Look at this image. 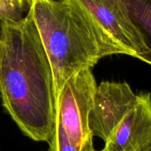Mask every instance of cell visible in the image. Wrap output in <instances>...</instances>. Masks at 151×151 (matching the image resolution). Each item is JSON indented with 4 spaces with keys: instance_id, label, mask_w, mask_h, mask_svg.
Here are the masks:
<instances>
[{
    "instance_id": "3957f363",
    "label": "cell",
    "mask_w": 151,
    "mask_h": 151,
    "mask_svg": "<svg viewBox=\"0 0 151 151\" xmlns=\"http://www.w3.org/2000/svg\"><path fill=\"white\" fill-rule=\"evenodd\" d=\"M92 28L116 55L141 59L148 53L141 35L131 22L123 0H61Z\"/></svg>"
},
{
    "instance_id": "8fae6325",
    "label": "cell",
    "mask_w": 151,
    "mask_h": 151,
    "mask_svg": "<svg viewBox=\"0 0 151 151\" xmlns=\"http://www.w3.org/2000/svg\"><path fill=\"white\" fill-rule=\"evenodd\" d=\"M145 151H151V145H150L149 146V147H147V148L146 149V150H145Z\"/></svg>"
},
{
    "instance_id": "277c9868",
    "label": "cell",
    "mask_w": 151,
    "mask_h": 151,
    "mask_svg": "<svg viewBox=\"0 0 151 151\" xmlns=\"http://www.w3.org/2000/svg\"><path fill=\"white\" fill-rule=\"evenodd\" d=\"M97 88L92 69H83L65 83L58 99L56 116L78 151H95L88 119Z\"/></svg>"
},
{
    "instance_id": "7a4b0ae2",
    "label": "cell",
    "mask_w": 151,
    "mask_h": 151,
    "mask_svg": "<svg viewBox=\"0 0 151 151\" xmlns=\"http://www.w3.org/2000/svg\"><path fill=\"white\" fill-rule=\"evenodd\" d=\"M27 4L52 71L56 109L62 87L71 77L116 53L64 1L27 0Z\"/></svg>"
},
{
    "instance_id": "6da1fadb",
    "label": "cell",
    "mask_w": 151,
    "mask_h": 151,
    "mask_svg": "<svg viewBox=\"0 0 151 151\" xmlns=\"http://www.w3.org/2000/svg\"><path fill=\"white\" fill-rule=\"evenodd\" d=\"M0 99L25 136L48 142L56 124L52 71L28 13L0 24Z\"/></svg>"
},
{
    "instance_id": "52a82bcc",
    "label": "cell",
    "mask_w": 151,
    "mask_h": 151,
    "mask_svg": "<svg viewBox=\"0 0 151 151\" xmlns=\"http://www.w3.org/2000/svg\"><path fill=\"white\" fill-rule=\"evenodd\" d=\"M131 22L141 35L148 53L140 60L151 65V0H123Z\"/></svg>"
},
{
    "instance_id": "9c48e42d",
    "label": "cell",
    "mask_w": 151,
    "mask_h": 151,
    "mask_svg": "<svg viewBox=\"0 0 151 151\" xmlns=\"http://www.w3.org/2000/svg\"><path fill=\"white\" fill-rule=\"evenodd\" d=\"M24 10L25 6L16 0H0V24L20 21Z\"/></svg>"
},
{
    "instance_id": "5b68a950",
    "label": "cell",
    "mask_w": 151,
    "mask_h": 151,
    "mask_svg": "<svg viewBox=\"0 0 151 151\" xmlns=\"http://www.w3.org/2000/svg\"><path fill=\"white\" fill-rule=\"evenodd\" d=\"M137 100L138 94L133 91L128 83H100L88 119L93 137H100L106 143Z\"/></svg>"
},
{
    "instance_id": "30bf717a",
    "label": "cell",
    "mask_w": 151,
    "mask_h": 151,
    "mask_svg": "<svg viewBox=\"0 0 151 151\" xmlns=\"http://www.w3.org/2000/svg\"><path fill=\"white\" fill-rule=\"evenodd\" d=\"M16 1L24 6H25L27 4V0H16Z\"/></svg>"
},
{
    "instance_id": "ba28073f",
    "label": "cell",
    "mask_w": 151,
    "mask_h": 151,
    "mask_svg": "<svg viewBox=\"0 0 151 151\" xmlns=\"http://www.w3.org/2000/svg\"><path fill=\"white\" fill-rule=\"evenodd\" d=\"M49 148L47 151H78L71 144L60 119L56 116V124L50 137Z\"/></svg>"
},
{
    "instance_id": "8992f818",
    "label": "cell",
    "mask_w": 151,
    "mask_h": 151,
    "mask_svg": "<svg viewBox=\"0 0 151 151\" xmlns=\"http://www.w3.org/2000/svg\"><path fill=\"white\" fill-rule=\"evenodd\" d=\"M151 145V94L141 92L132 110L105 143L106 151H145Z\"/></svg>"
},
{
    "instance_id": "7c38bea8",
    "label": "cell",
    "mask_w": 151,
    "mask_h": 151,
    "mask_svg": "<svg viewBox=\"0 0 151 151\" xmlns=\"http://www.w3.org/2000/svg\"><path fill=\"white\" fill-rule=\"evenodd\" d=\"M100 151H106V150H105L104 149H103V150H100Z\"/></svg>"
}]
</instances>
